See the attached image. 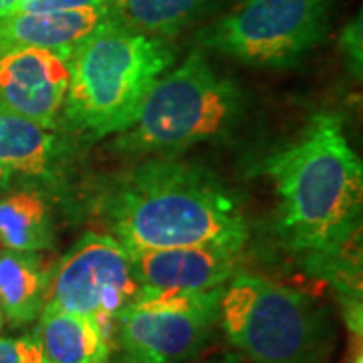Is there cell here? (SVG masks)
Returning <instances> with one entry per match:
<instances>
[{"mask_svg": "<svg viewBox=\"0 0 363 363\" xmlns=\"http://www.w3.org/2000/svg\"><path fill=\"white\" fill-rule=\"evenodd\" d=\"M279 194V236L309 271L327 277L341 303H362V283L343 269V250L359 236L362 157L337 113L321 111L293 143L264 160Z\"/></svg>", "mask_w": 363, "mask_h": 363, "instance_id": "6da1fadb", "label": "cell"}, {"mask_svg": "<svg viewBox=\"0 0 363 363\" xmlns=\"http://www.w3.org/2000/svg\"><path fill=\"white\" fill-rule=\"evenodd\" d=\"M95 214L128 250L216 247L245 250L240 200L210 169L176 157H147L105 182Z\"/></svg>", "mask_w": 363, "mask_h": 363, "instance_id": "7a4b0ae2", "label": "cell"}, {"mask_svg": "<svg viewBox=\"0 0 363 363\" xmlns=\"http://www.w3.org/2000/svg\"><path fill=\"white\" fill-rule=\"evenodd\" d=\"M174 61L176 51L168 39L142 33L123 21L97 30L71 57L63 125L87 140L123 131Z\"/></svg>", "mask_w": 363, "mask_h": 363, "instance_id": "3957f363", "label": "cell"}, {"mask_svg": "<svg viewBox=\"0 0 363 363\" xmlns=\"http://www.w3.org/2000/svg\"><path fill=\"white\" fill-rule=\"evenodd\" d=\"M245 109L236 81L218 73L196 49L154 83L135 119L116 133L113 150L125 156L174 157L198 143L230 138Z\"/></svg>", "mask_w": 363, "mask_h": 363, "instance_id": "277c9868", "label": "cell"}, {"mask_svg": "<svg viewBox=\"0 0 363 363\" xmlns=\"http://www.w3.org/2000/svg\"><path fill=\"white\" fill-rule=\"evenodd\" d=\"M218 325L252 363H323L333 339L311 297L252 272H236L224 285Z\"/></svg>", "mask_w": 363, "mask_h": 363, "instance_id": "5b68a950", "label": "cell"}, {"mask_svg": "<svg viewBox=\"0 0 363 363\" xmlns=\"http://www.w3.org/2000/svg\"><path fill=\"white\" fill-rule=\"evenodd\" d=\"M331 0H242L196 39L238 63L283 69L301 63L329 30Z\"/></svg>", "mask_w": 363, "mask_h": 363, "instance_id": "8992f818", "label": "cell"}, {"mask_svg": "<svg viewBox=\"0 0 363 363\" xmlns=\"http://www.w3.org/2000/svg\"><path fill=\"white\" fill-rule=\"evenodd\" d=\"M222 289L204 293L140 289L119 315V345L131 363H186L218 325Z\"/></svg>", "mask_w": 363, "mask_h": 363, "instance_id": "52a82bcc", "label": "cell"}, {"mask_svg": "<svg viewBox=\"0 0 363 363\" xmlns=\"http://www.w3.org/2000/svg\"><path fill=\"white\" fill-rule=\"evenodd\" d=\"M140 289L128 248L109 234L87 233L51 269L43 309L85 315L107 331Z\"/></svg>", "mask_w": 363, "mask_h": 363, "instance_id": "ba28073f", "label": "cell"}, {"mask_svg": "<svg viewBox=\"0 0 363 363\" xmlns=\"http://www.w3.org/2000/svg\"><path fill=\"white\" fill-rule=\"evenodd\" d=\"M71 57L39 47L0 51V111L59 130L71 81Z\"/></svg>", "mask_w": 363, "mask_h": 363, "instance_id": "9c48e42d", "label": "cell"}, {"mask_svg": "<svg viewBox=\"0 0 363 363\" xmlns=\"http://www.w3.org/2000/svg\"><path fill=\"white\" fill-rule=\"evenodd\" d=\"M142 289L204 293L224 286L240 272L242 250L216 247L128 250Z\"/></svg>", "mask_w": 363, "mask_h": 363, "instance_id": "30bf717a", "label": "cell"}, {"mask_svg": "<svg viewBox=\"0 0 363 363\" xmlns=\"http://www.w3.org/2000/svg\"><path fill=\"white\" fill-rule=\"evenodd\" d=\"M75 157L73 145L57 130L0 111V166L40 184L65 182Z\"/></svg>", "mask_w": 363, "mask_h": 363, "instance_id": "8fae6325", "label": "cell"}, {"mask_svg": "<svg viewBox=\"0 0 363 363\" xmlns=\"http://www.w3.org/2000/svg\"><path fill=\"white\" fill-rule=\"evenodd\" d=\"M119 21L116 4L61 13H11L0 18V51L39 47L73 55L83 40Z\"/></svg>", "mask_w": 363, "mask_h": 363, "instance_id": "7c38bea8", "label": "cell"}, {"mask_svg": "<svg viewBox=\"0 0 363 363\" xmlns=\"http://www.w3.org/2000/svg\"><path fill=\"white\" fill-rule=\"evenodd\" d=\"M51 269L40 252L0 248V307L11 327H26L39 319L47 301Z\"/></svg>", "mask_w": 363, "mask_h": 363, "instance_id": "4fadbf2b", "label": "cell"}, {"mask_svg": "<svg viewBox=\"0 0 363 363\" xmlns=\"http://www.w3.org/2000/svg\"><path fill=\"white\" fill-rule=\"evenodd\" d=\"M0 248L25 252L55 248L51 204L43 188L30 184L0 190Z\"/></svg>", "mask_w": 363, "mask_h": 363, "instance_id": "5bb4252c", "label": "cell"}, {"mask_svg": "<svg viewBox=\"0 0 363 363\" xmlns=\"http://www.w3.org/2000/svg\"><path fill=\"white\" fill-rule=\"evenodd\" d=\"M37 321L47 363H95L109 357L107 331L99 321L59 309H43Z\"/></svg>", "mask_w": 363, "mask_h": 363, "instance_id": "9a60e30c", "label": "cell"}, {"mask_svg": "<svg viewBox=\"0 0 363 363\" xmlns=\"http://www.w3.org/2000/svg\"><path fill=\"white\" fill-rule=\"evenodd\" d=\"M226 0H116L125 25L160 39H172L204 21Z\"/></svg>", "mask_w": 363, "mask_h": 363, "instance_id": "2e32d148", "label": "cell"}, {"mask_svg": "<svg viewBox=\"0 0 363 363\" xmlns=\"http://www.w3.org/2000/svg\"><path fill=\"white\" fill-rule=\"evenodd\" d=\"M0 363H45L37 329L21 337H0Z\"/></svg>", "mask_w": 363, "mask_h": 363, "instance_id": "e0dca14e", "label": "cell"}, {"mask_svg": "<svg viewBox=\"0 0 363 363\" xmlns=\"http://www.w3.org/2000/svg\"><path fill=\"white\" fill-rule=\"evenodd\" d=\"M339 47L345 57V63L350 67L351 75L362 79L363 71V25L362 11L351 18L347 25L343 26L339 35Z\"/></svg>", "mask_w": 363, "mask_h": 363, "instance_id": "ac0fdd59", "label": "cell"}, {"mask_svg": "<svg viewBox=\"0 0 363 363\" xmlns=\"http://www.w3.org/2000/svg\"><path fill=\"white\" fill-rule=\"evenodd\" d=\"M101 4H113L111 0H21L13 13H61L79 11Z\"/></svg>", "mask_w": 363, "mask_h": 363, "instance_id": "d6986e66", "label": "cell"}, {"mask_svg": "<svg viewBox=\"0 0 363 363\" xmlns=\"http://www.w3.org/2000/svg\"><path fill=\"white\" fill-rule=\"evenodd\" d=\"M18 2H21V0H0V18L13 13Z\"/></svg>", "mask_w": 363, "mask_h": 363, "instance_id": "ffe728a7", "label": "cell"}, {"mask_svg": "<svg viewBox=\"0 0 363 363\" xmlns=\"http://www.w3.org/2000/svg\"><path fill=\"white\" fill-rule=\"evenodd\" d=\"M13 178H14V174L11 172V169H6L0 166V190H4L6 186H11Z\"/></svg>", "mask_w": 363, "mask_h": 363, "instance_id": "44dd1931", "label": "cell"}, {"mask_svg": "<svg viewBox=\"0 0 363 363\" xmlns=\"http://www.w3.org/2000/svg\"><path fill=\"white\" fill-rule=\"evenodd\" d=\"M210 363H242V357L238 353H226V355H222V357Z\"/></svg>", "mask_w": 363, "mask_h": 363, "instance_id": "7402d4cb", "label": "cell"}, {"mask_svg": "<svg viewBox=\"0 0 363 363\" xmlns=\"http://www.w3.org/2000/svg\"><path fill=\"white\" fill-rule=\"evenodd\" d=\"M2 327H4V315H2V307H0V333H2Z\"/></svg>", "mask_w": 363, "mask_h": 363, "instance_id": "603a6c76", "label": "cell"}, {"mask_svg": "<svg viewBox=\"0 0 363 363\" xmlns=\"http://www.w3.org/2000/svg\"><path fill=\"white\" fill-rule=\"evenodd\" d=\"M353 363H363V357H362V351H357V357H355V362Z\"/></svg>", "mask_w": 363, "mask_h": 363, "instance_id": "cb8c5ba5", "label": "cell"}, {"mask_svg": "<svg viewBox=\"0 0 363 363\" xmlns=\"http://www.w3.org/2000/svg\"><path fill=\"white\" fill-rule=\"evenodd\" d=\"M95 363H109V362H107V359H101V362H95ZM121 363H131V362H128V359H125V362H121Z\"/></svg>", "mask_w": 363, "mask_h": 363, "instance_id": "d4e9b609", "label": "cell"}, {"mask_svg": "<svg viewBox=\"0 0 363 363\" xmlns=\"http://www.w3.org/2000/svg\"><path fill=\"white\" fill-rule=\"evenodd\" d=\"M111 2H113V4H116V0H111Z\"/></svg>", "mask_w": 363, "mask_h": 363, "instance_id": "484cf974", "label": "cell"}, {"mask_svg": "<svg viewBox=\"0 0 363 363\" xmlns=\"http://www.w3.org/2000/svg\"><path fill=\"white\" fill-rule=\"evenodd\" d=\"M45 363H47V362H45Z\"/></svg>", "mask_w": 363, "mask_h": 363, "instance_id": "4316f807", "label": "cell"}]
</instances>
